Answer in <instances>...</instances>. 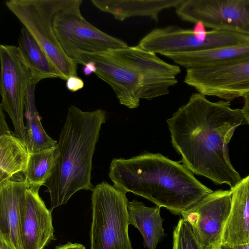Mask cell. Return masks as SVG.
Instances as JSON below:
<instances>
[{"label": "cell", "instance_id": "obj_28", "mask_svg": "<svg viewBox=\"0 0 249 249\" xmlns=\"http://www.w3.org/2000/svg\"><path fill=\"white\" fill-rule=\"evenodd\" d=\"M55 249H86V248L81 244L68 242L64 245L57 246Z\"/></svg>", "mask_w": 249, "mask_h": 249}, {"label": "cell", "instance_id": "obj_22", "mask_svg": "<svg viewBox=\"0 0 249 249\" xmlns=\"http://www.w3.org/2000/svg\"><path fill=\"white\" fill-rule=\"evenodd\" d=\"M35 86L31 84L29 85L25 103L27 147L30 153L55 148L58 143L48 135L41 124L40 117L35 104Z\"/></svg>", "mask_w": 249, "mask_h": 249}, {"label": "cell", "instance_id": "obj_9", "mask_svg": "<svg viewBox=\"0 0 249 249\" xmlns=\"http://www.w3.org/2000/svg\"><path fill=\"white\" fill-rule=\"evenodd\" d=\"M175 12L183 21L249 36V0H183Z\"/></svg>", "mask_w": 249, "mask_h": 249}, {"label": "cell", "instance_id": "obj_13", "mask_svg": "<svg viewBox=\"0 0 249 249\" xmlns=\"http://www.w3.org/2000/svg\"><path fill=\"white\" fill-rule=\"evenodd\" d=\"M73 61L77 65L94 63V74L112 88L121 105L129 108L139 107L142 96L141 77L132 69L110 56L106 52L79 55Z\"/></svg>", "mask_w": 249, "mask_h": 249}, {"label": "cell", "instance_id": "obj_3", "mask_svg": "<svg viewBox=\"0 0 249 249\" xmlns=\"http://www.w3.org/2000/svg\"><path fill=\"white\" fill-rule=\"evenodd\" d=\"M106 120L102 109L84 111L71 106L56 147L52 175L44 184L50 194L51 211L66 204L81 190H91L92 158L101 125Z\"/></svg>", "mask_w": 249, "mask_h": 249}, {"label": "cell", "instance_id": "obj_23", "mask_svg": "<svg viewBox=\"0 0 249 249\" xmlns=\"http://www.w3.org/2000/svg\"><path fill=\"white\" fill-rule=\"evenodd\" d=\"M56 157V147L30 153L24 174L30 185H44L53 174Z\"/></svg>", "mask_w": 249, "mask_h": 249}, {"label": "cell", "instance_id": "obj_32", "mask_svg": "<svg viewBox=\"0 0 249 249\" xmlns=\"http://www.w3.org/2000/svg\"></svg>", "mask_w": 249, "mask_h": 249}, {"label": "cell", "instance_id": "obj_21", "mask_svg": "<svg viewBox=\"0 0 249 249\" xmlns=\"http://www.w3.org/2000/svg\"><path fill=\"white\" fill-rule=\"evenodd\" d=\"M30 153L14 134L0 136V183L27 169Z\"/></svg>", "mask_w": 249, "mask_h": 249}, {"label": "cell", "instance_id": "obj_2", "mask_svg": "<svg viewBox=\"0 0 249 249\" xmlns=\"http://www.w3.org/2000/svg\"><path fill=\"white\" fill-rule=\"evenodd\" d=\"M109 177L117 189L181 215L212 193L179 162L160 153L112 160Z\"/></svg>", "mask_w": 249, "mask_h": 249}, {"label": "cell", "instance_id": "obj_12", "mask_svg": "<svg viewBox=\"0 0 249 249\" xmlns=\"http://www.w3.org/2000/svg\"><path fill=\"white\" fill-rule=\"evenodd\" d=\"M231 196V190L213 191L181 214L191 226L202 249H216L220 245Z\"/></svg>", "mask_w": 249, "mask_h": 249}, {"label": "cell", "instance_id": "obj_29", "mask_svg": "<svg viewBox=\"0 0 249 249\" xmlns=\"http://www.w3.org/2000/svg\"><path fill=\"white\" fill-rule=\"evenodd\" d=\"M83 69L84 74L86 76H89L92 73H95L96 68L94 63L89 62L84 65Z\"/></svg>", "mask_w": 249, "mask_h": 249}, {"label": "cell", "instance_id": "obj_4", "mask_svg": "<svg viewBox=\"0 0 249 249\" xmlns=\"http://www.w3.org/2000/svg\"><path fill=\"white\" fill-rule=\"evenodd\" d=\"M74 0H9L7 8L30 33L64 80L77 76V64L63 50L56 36L53 20L56 14Z\"/></svg>", "mask_w": 249, "mask_h": 249}, {"label": "cell", "instance_id": "obj_24", "mask_svg": "<svg viewBox=\"0 0 249 249\" xmlns=\"http://www.w3.org/2000/svg\"><path fill=\"white\" fill-rule=\"evenodd\" d=\"M173 249H202L190 224L181 218L173 233Z\"/></svg>", "mask_w": 249, "mask_h": 249}, {"label": "cell", "instance_id": "obj_20", "mask_svg": "<svg viewBox=\"0 0 249 249\" xmlns=\"http://www.w3.org/2000/svg\"><path fill=\"white\" fill-rule=\"evenodd\" d=\"M18 44L32 74L31 84L36 86L46 78H58L64 80L61 73L24 27L21 30Z\"/></svg>", "mask_w": 249, "mask_h": 249}, {"label": "cell", "instance_id": "obj_1", "mask_svg": "<svg viewBox=\"0 0 249 249\" xmlns=\"http://www.w3.org/2000/svg\"><path fill=\"white\" fill-rule=\"evenodd\" d=\"M230 101L213 102L198 92L167 120L171 142L183 165L193 174L231 188L242 179L231 163L228 145L235 129L247 124Z\"/></svg>", "mask_w": 249, "mask_h": 249}, {"label": "cell", "instance_id": "obj_17", "mask_svg": "<svg viewBox=\"0 0 249 249\" xmlns=\"http://www.w3.org/2000/svg\"><path fill=\"white\" fill-rule=\"evenodd\" d=\"M183 0H92L98 9L112 15L121 21L133 17H146L156 22L160 13L175 8Z\"/></svg>", "mask_w": 249, "mask_h": 249}, {"label": "cell", "instance_id": "obj_27", "mask_svg": "<svg viewBox=\"0 0 249 249\" xmlns=\"http://www.w3.org/2000/svg\"><path fill=\"white\" fill-rule=\"evenodd\" d=\"M242 97L244 104L241 109L247 124H249V92L245 94Z\"/></svg>", "mask_w": 249, "mask_h": 249}, {"label": "cell", "instance_id": "obj_14", "mask_svg": "<svg viewBox=\"0 0 249 249\" xmlns=\"http://www.w3.org/2000/svg\"><path fill=\"white\" fill-rule=\"evenodd\" d=\"M40 185L27 189L21 211L20 237L22 249H43L54 240L52 211L40 197Z\"/></svg>", "mask_w": 249, "mask_h": 249}, {"label": "cell", "instance_id": "obj_8", "mask_svg": "<svg viewBox=\"0 0 249 249\" xmlns=\"http://www.w3.org/2000/svg\"><path fill=\"white\" fill-rule=\"evenodd\" d=\"M249 42V36L228 31L211 30L204 40L192 30L175 25L153 29L139 41L140 48L162 55L167 53L206 50Z\"/></svg>", "mask_w": 249, "mask_h": 249}, {"label": "cell", "instance_id": "obj_5", "mask_svg": "<svg viewBox=\"0 0 249 249\" xmlns=\"http://www.w3.org/2000/svg\"><path fill=\"white\" fill-rule=\"evenodd\" d=\"M128 203L126 193L107 182L94 187L90 249H133L128 234Z\"/></svg>", "mask_w": 249, "mask_h": 249}, {"label": "cell", "instance_id": "obj_10", "mask_svg": "<svg viewBox=\"0 0 249 249\" xmlns=\"http://www.w3.org/2000/svg\"><path fill=\"white\" fill-rule=\"evenodd\" d=\"M184 82L205 96L231 101L249 92V57L227 64L188 69Z\"/></svg>", "mask_w": 249, "mask_h": 249}, {"label": "cell", "instance_id": "obj_16", "mask_svg": "<svg viewBox=\"0 0 249 249\" xmlns=\"http://www.w3.org/2000/svg\"><path fill=\"white\" fill-rule=\"evenodd\" d=\"M232 192L230 212L224 227L221 244L235 246L249 243V175Z\"/></svg>", "mask_w": 249, "mask_h": 249}, {"label": "cell", "instance_id": "obj_26", "mask_svg": "<svg viewBox=\"0 0 249 249\" xmlns=\"http://www.w3.org/2000/svg\"><path fill=\"white\" fill-rule=\"evenodd\" d=\"M12 133L6 123L3 110L0 106V135H8Z\"/></svg>", "mask_w": 249, "mask_h": 249}, {"label": "cell", "instance_id": "obj_6", "mask_svg": "<svg viewBox=\"0 0 249 249\" xmlns=\"http://www.w3.org/2000/svg\"><path fill=\"white\" fill-rule=\"evenodd\" d=\"M82 0L58 12L53 20L56 36L63 50L72 60L82 54L95 53L127 47L124 41L99 30L82 16Z\"/></svg>", "mask_w": 249, "mask_h": 249}, {"label": "cell", "instance_id": "obj_11", "mask_svg": "<svg viewBox=\"0 0 249 249\" xmlns=\"http://www.w3.org/2000/svg\"><path fill=\"white\" fill-rule=\"evenodd\" d=\"M110 56L132 69L142 83V99L152 100L169 93V88L178 83L180 72L178 65L160 58L156 53L138 46L106 52Z\"/></svg>", "mask_w": 249, "mask_h": 249}, {"label": "cell", "instance_id": "obj_15", "mask_svg": "<svg viewBox=\"0 0 249 249\" xmlns=\"http://www.w3.org/2000/svg\"><path fill=\"white\" fill-rule=\"evenodd\" d=\"M30 186L25 178L19 180L11 178L0 183V239L13 249H22L21 207Z\"/></svg>", "mask_w": 249, "mask_h": 249}, {"label": "cell", "instance_id": "obj_31", "mask_svg": "<svg viewBox=\"0 0 249 249\" xmlns=\"http://www.w3.org/2000/svg\"><path fill=\"white\" fill-rule=\"evenodd\" d=\"M0 249H13L3 240L0 239Z\"/></svg>", "mask_w": 249, "mask_h": 249}, {"label": "cell", "instance_id": "obj_7", "mask_svg": "<svg viewBox=\"0 0 249 249\" xmlns=\"http://www.w3.org/2000/svg\"><path fill=\"white\" fill-rule=\"evenodd\" d=\"M0 106L11 119L15 135L27 146L23 118L26 96L32 74L18 46L0 45Z\"/></svg>", "mask_w": 249, "mask_h": 249}, {"label": "cell", "instance_id": "obj_19", "mask_svg": "<svg viewBox=\"0 0 249 249\" xmlns=\"http://www.w3.org/2000/svg\"><path fill=\"white\" fill-rule=\"evenodd\" d=\"M160 208L157 206H145L136 199L128 203L129 225L139 230L142 236L144 247L148 249H156L159 243L166 235Z\"/></svg>", "mask_w": 249, "mask_h": 249}, {"label": "cell", "instance_id": "obj_25", "mask_svg": "<svg viewBox=\"0 0 249 249\" xmlns=\"http://www.w3.org/2000/svg\"><path fill=\"white\" fill-rule=\"evenodd\" d=\"M66 86L68 90L71 92H75L84 87V82L77 76H72L66 80Z\"/></svg>", "mask_w": 249, "mask_h": 249}, {"label": "cell", "instance_id": "obj_18", "mask_svg": "<svg viewBox=\"0 0 249 249\" xmlns=\"http://www.w3.org/2000/svg\"><path fill=\"white\" fill-rule=\"evenodd\" d=\"M186 69L227 64L249 57V42L199 51L162 55Z\"/></svg>", "mask_w": 249, "mask_h": 249}, {"label": "cell", "instance_id": "obj_30", "mask_svg": "<svg viewBox=\"0 0 249 249\" xmlns=\"http://www.w3.org/2000/svg\"><path fill=\"white\" fill-rule=\"evenodd\" d=\"M217 249H249V243L235 246L220 244Z\"/></svg>", "mask_w": 249, "mask_h": 249}]
</instances>
